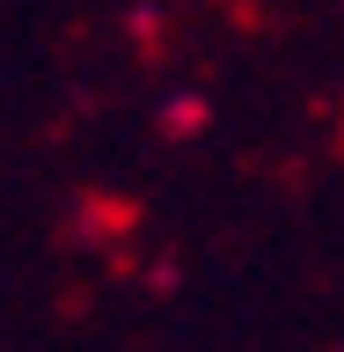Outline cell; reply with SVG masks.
Here are the masks:
<instances>
[{"label":"cell","mask_w":344,"mask_h":352,"mask_svg":"<svg viewBox=\"0 0 344 352\" xmlns=\"http://www.w3.org/2000/svg\"><path fill=\"white\" fill-rule=\"evenodd\" d=\"M161 125H169V132H176V140H191V132H198V125H205V103H198V96H176V103H169V110H161Z\"/></svg>","instance_id":"1"}]
</instances>
